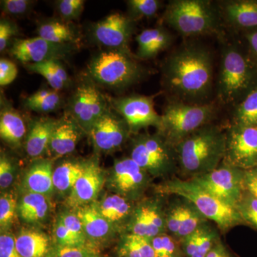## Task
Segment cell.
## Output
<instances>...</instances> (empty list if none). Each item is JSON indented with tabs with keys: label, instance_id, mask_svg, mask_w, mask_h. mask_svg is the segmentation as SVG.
Masks as SVG:
<instances>
[{
	"label": "cell",
	"instance_id": "cell-48",
	"mask_svg": "<svg viewBox=\"0 0 257 257\" xmlns=\"http://www.w3.org/2000/svg\"><path fill=\"white\" fill-rule=\"evenodd\" d=\"M18 32L15 24L8 20H2L0 22V51L4 52L9 45L12 37Z\"/></svg>",
	"mask_w": 257,
	"mask_h": 257
},
{
	"label": "cell",
	"instance_id": "cell-49",
	"mask_svg": "<svg viewBox=\"0 0 257 257\" xmlns=\"http://www.w3.org/2000/svg\"><path fill=\"white\" fill-rule=\"evenodd\" d=\"M246 42V51L250 59L257 67V28L243 32Z\"/></svg>",
	"mask_w": 257,
	"mask_h": 257
},
{
	"label": "cell",
	"instance_id": "cell-50",
	"mask_svg": "<svg viewBox=\"0 0 257 257\" xmlns=\"http://www.w3.org/2000/svg\"><path fill=\"white\" fill-rule=\"evenodd\" d=\"M243 187L245 191L257 197V167L244 171Z\"/></svg>",
	"mask_w": 257,
	"mask_h": 257
},
{
	"label": "cell",
	"instance_id": "cell-8",
	"mask_svg": "<svg viewBox=\"0 0 257 257\" xmlns=\"http://www.w3.org/2000/svg\"><path fill=\"white\" fill-rule=\"evenodd\" d=\"M130 157L149 175L166 179L178 175L175 147L160 133L142 134L134 139Z\"/></svg>",
	"mask_w": 257,
	"mask_h": 257
},
{
	"label": "cell",
	"instance_id": "cell-12",
	"mask_svg": "<svg viewBox=\"0 0 257 257\" xmlns=\"http://www.w3.org/2000/svg\"><path fill=\"white\" fill-rule=\"evenodd\" d=\"M109 109L106 98L93 83L89 82L77 87L69 104L72 119L89 133Z\"/></svg>",
	"mask_w": 257,
	"mask_h": 257
},
{
	"label": "cell",
	"instance_id": "cell-32",
	"mask_svg": "<svg viewBox=\"0 0 257 257\" xmlns=\"http://www.w3.org/2000/svg\"><path fill=\"white\" fill-rule=\"evenodd\" d=\"M84 168L85 165L82 166L77 162H64L54 170V187L60 192L72 190L76 182L82 175Z\"/></svg>",
	"mask_w": 257,
	"mask_h": 257
},
{
	"label": "cell",
	"instance_id": "cell-14",
	"mask_svg": "<svg viewBox=\"0 0 257 257\" xmlns=\"http://www.w3.org/2000/svg\"><path fill=\"white\" fill-rule=\"evenodd\" d=\"M165 203L160 199L147 201L134 208L128 223L132 234L152 239L167 233Z\"/></svg>",
	"mask_w": 257,
	"mask_h": 257
},
{
	"label": "cell",
	"instance_id": "cell-15",
	"mask_svg": "<svg viewBox=\"0 0 257 257\" xmlns=\"http://www.w3.org/2000/svg\"><path fill=\"white\" fill-rule=\"evenodd\" d=\"M72 49L69 44L52 43L38 36L15 40L10 49V53L24 64H36L60 60L69 54Z\"/></svg>",
	"mask_w": 257,
	"mask_h": 257
},
{
	"label": "cell",
	"instance_id": "cell-6",
	"mask_svg": "<svg viewBox=\"0 0 257 257\" xmlns=\"http://www.w3.org/2000/svg\"><path fill=\"white\" fill-rule=\"evenodd\" d=\"M216 112L217 109L212 102L194 104L170 99L161 115L158 133L175 147L198 128L211 124Z\"/></svg>",
	"mask_w": 257,
	"mask_h": 257
},
{
	"label": "cell",
	"instance_id": "cell-24",
	"mask_svg": "<svg viewBox=\"0 0 257 257\" xmlns=\"http://www.w3.org/2000/svg\"><path fill=\"white\" fill-rule=\"evenodd\" d=\"M53 169L50 160L35 162L24 179V187L29 193L48 195L53 190Z\"/></svg>",
	"mask_w": 257,
	"mask_h": 257
},
{
	"label": "cell",
	"instance_id": "cell-21",
	"mask_svg": "<svg viewBox=\"0 0 257 257\" xmlns=\"http://www.w3.org/2000/svg\"><path fill=\"white\" fill-rule=\"evenodd\" d=\"M102 183L100 168L95 163L86 165L82 175L76 182L69 196L71 205L79 207L95 199Z\"/></svg>",
	"mask_w": 257,
	"mask_h": 257
},
{
	"label": "cell",
	"instance_id": "cell-33",
	"mask_svg": "<svg viewBox=\"0 0 257 257\" xmlns=\"http://www.w3.org/2000/svg\"><path fill=\"white\" fill-rule=\"evenodd\" d=\"M120 254L122 257H156L151 239L130 232L123 237Z\"/></svg>",
	"mask_w": 257,
	"mask_h": 257
},
{
	"label": "cell",
	"instance_id": "cell-25",
	"mask_svg": "<svg viewBox=\"0 0 257 257\" xmlns=\"http://www.w3.org/2000/svg\"><path fill=\"white\" fill-rule=\"evenodd\" d=\"M57 120L40 119L34 122L26 139V151L29 156L38 157L48 149L51 136Z\"/></svg>",
	"mask_w": 257,
	"mask_h": 257
},
{
	"label": "cell",
	"instance_id": "cell-42",
	"mask_svg": "<svg viewBox=\"0 0 257 257\" xmlns=\"http://www.w3.org/2000/svg\"><path fill=\"white\" fill-rule=\"evenodd\" d=\"M32 3L29 0H3L1 1L2 9L6 14L20 17L31 9Z\"/></svg>",
	"mask_w": 257,
	"mask_h": 257
},
{
	"label": "cell",
	"instance_id": "cell-34",
	"mask_svg": "<svg viewBox=\"0 0 257 257\" xmlns=\"http://www.w3.org/2000/svg\"><path fill=\"white\" fill-rule=\"evenodd\" d=\"M61 101L57 91L40 89L25 99V106L36 112L49 113L57 110Z\"/></svg>",
	"mask_w": 257,
	"mask_h": 257
},
{
	"label": "cell",
	"instance_id": "cell-11",
	"mask_svg": "<svg viewBox=\"0 0 257 257\" xmlns=\"http://www.w3.org/2000/svg\"><path fill=\"white\" fill-rule=\"evenodd\" d=\"M114 110L125 120L132 133L143 128L155 126L158 130L162 116L157 112L154 96L141 94L121 96L111 100Z\"/></svg>",
	"mask_w": 257,
	"mask_h": 257
},
{
	"label": "cell",
	"instance_id": "cell-2",
	"mask_svg": "<svg viewBox=\"0 0 257 257\" xmlns=\"http://www.w3.org/2000/svg\"><path fill=\"white\" fill-rule=\"evenodd\" d=\"M225 131L209 124L198 128L176 145L178 175L194 179L215 170L224 158Z\"/></svg>",
	"mask_w": 257,
	"mask_h": 257
},
{
	"label": "cell",
	"instance_id": "cell-53",
	"mask_svg": "<svg viewBox=\"0 0 257 257\" xmlns=\"http://www.w3.org/2000/svg\"><path fill=\"white\" fill-rule=\"evenodd\" d=\"M87 257H95V256H87Z\"/></svg>",
	"mask_w": 257,
	"mask_h": 257
},
{
	"label": "cell",
	"instance_id": "cell-5",
	"mask_svg": "<svg viewBox=\"0 0 257 257\" xmlns=\"http://www.w3.org/2000/svg\"><path fill=\"white\" fill-rule=\"evenodd\" d=\"M158 192L188 199L221 233H227L236 226L244 225L234 207L221 202L192 179H181L177 176L165 179L159 186Z\"/></svg>",
	"mask_w": 257,
	"mask_h": 257
},
{
	"label": "cell",
	"instance_id": "cell-18",
	"mask_svg": "<svg viewBox=\"0 0 257 257\" xmlns=\"http://www.w3.org/2000/svg\"><path fill=\"white\" fill-rule=\"evenodd\" d=\"M113 182L122 196L138 197L148 184L149 174L130 157L115 163Z\"/></svg>",
	"mask_w": 257,
	"mask_h": 257
},
{
	"label": "cell",
	"instance_id": "cell-52",
	"mask_svg": "<svg viewBox=\"0 0 257 257\" xmlns=\"http://www.w3.org/2000/svg\"><path fill=\"white\" fill-rule=\"evenodd\" d=\"M206 257H236L222 240L217 243Z\"/></svg>",
	"mask_w": 257,
	"mask_h": 257
},
{
	"label": "cell",
	"instance_id": "cell-10",
	"mask_svg": "<svg viewBox=\"0 0 257 257\" xmlns=\"http://www.w3.org/2000/svg\"><path fill=\"white\" fill-rule=\"evenodd\" d=\"M223 162L242 170L257 167V126L231 124L225 131Z\"/></svg>",
	"mask_w": 257,
	"mask_h": 257
},
{
	"label": "cell",
	"instance_id": "cell-9",
	"mask_svg": "<svg viewBox=\"0 0 257 257\" xmlns=\"http://www.w3.org/2000/svg\"><path fill=\"white\" fill-rule=\"evenodd\" d=\"M243 174L244 170L222 162L215 170L192 180L221 202L235 208L244 192Z\"/></svg>",
	"mask_w": 257,
	"mask_h": 257
},
{
	"label": "cell",
	"instance_id": "cell-39",
	"mask_svg": "<svg viewBox=\"0 0 257 257\" xmlns=\"http://www.w3.org/2000/svg\"><path fill=\"white\" fill-rule=\"evenodd\" d=\"M235 208L244 225L257 231V197L244 190Z\"/></svg>",
	"mask_w": 257,
	"mask_h": 257
},
{
	"label": "cell",
	"instance_id": "cell-19",
	"mask_svg": "<svg viewBox=\"0 0 257 257\" xmlns=\"http://www.w3.org/2000/svg\"><path fill=\"white\" fill-rule=\"evenodd\" d=\"M223 23L235 30L257 28V0H225L216 4Z\"/></svg>",
	"mask_w": 257,
	"mask_h": 257
},
{
	"label": "cell",
	"instance_id": "cell-46",
	"mask_svg": "<svg viewBox=\"0 0 257 257\" xmlns=\"http://www.w3.org/2000/svg\"><path fill=\"white\" fill-rule=\"evenodd\" d=\"M55 235L60 246H83V243L67 229L60 220L56 225Z\"/></svg>",
	"mask_w": 257,
	"mask_h": 257
},
{
	"label": "cell",
	"instance_id": "cell-51",
	"mask_svg": "<svg viewBox=\"0 0 257 257\" xmlns=\"http://www.w3.org/2000/svg\"><path fill=\"white\" fill-rule=\"evenodd\" d=\"M87 250L83 246H60L57 249L56 257H87Z\"/></svg>",
	"mask_w": 257,
	"mask_h": 257
},
{
	"label": "cell",
	"instance_id": "cell-43",
	"mask_svg": "<svg viewBox=\"0 0 257 257\" xmlns=\"http://www.w3.org/2000/svg\"><path fill=\"white\" fill-rule=\"evenodd\" d=\"M60 220L67 228V229L84 244L85 241V232L84 228L77 214H67L61 216Z\"/></svg>",
	"mask_w": 257,
	"mask_h": 257
},
{
	"label": "cell",
	"instance_id": "cell-13",
	"mask_svg": "<svg viewBox=\"0 0 257 257\" xmlns=\"http://www.w3.org/2000/svg\"><path fill=\"white\" fill-rule=\"evenodd\" d=\"M171 197L166 207L167 233L181 241L209 220L188 199Z\"/></svg>",
	"mask_w": 257,
	"mask_h": 257
},
{
	"label": "cell",
	"instance_id": "cell-22",
	"mask_svg": "<svg viewBox=\"0 0 257 257\" xmlns=\"http://www.w3.org/2000/svg\"><path fill=\"white\" fill-rule=\"evenodd\" d=\"M79 125L73 119L64 117L57 121L48 149L55 157H62L75 150L79 140Z\"/></svg>",
	"mask_w": 257,
	"mask_h": 257
},
{
	"label": "cell",
	"instance_id": "cell-23",
	"mask_svg": "<svg viewBox=\"0 0 257 257\" xmlns=\"http://www.w3.org/2000/svg\"><path fill=\"white\" fill-rule=\"evenodd\" d=\"M137 56L140 59H151L172 45L174 36L165 27L147 29L136 37Z\"/></svg>",
	"mask_w": 257,
	"mask_h": 257
},
{
	"label": "cell",
	"instance_id": "cell-44",
	"mask_svg": "<svg viewBox=\"0 0 257 257\" xmlns=\"http://www.w3.org/2000/svg\"><path fill=\"white\" fill-rule=\"evenodd\" d=\"M15 167L12 161L3 155L0 159V187L2 189L8 188L14 179Z\"/></svg>",
	"mask_w": 257,
	"mask_h": 257
},
{
	"label": "cell",
	"instance_id": "cell-3",
	"mask_svg": "<svg viewBox=\"0 0 257 257\" xmlns=\"http://www.w3.org/2000/svg\"><path fill=\"white\" fill-rule=\"evenodd\" d=\"M257 87V67L247 51L235 44L224 47L217 81V96L224 104H237Z\"/></svg>",
	"mask_w": 257,
	"mask_h": 257
},
{
	"label": "cell",
	"instance_id": "cell-40",
	"mask_svg": "<svg viewBox=\"0 0 257 257\" xmlns=\"http://www.w3.org/2000/svg\"><path fill=\"white\" fill-rule=\"evenodd\" d=\"M16 198L13 194H3L0 197V226L7 229L11 226L16 210Z\"/></svg>",
	"mask_w": 257,
	"mask_h": 257
},
{
	"label": "cell",
	"instance_id": "cell-30",
	"mask_svg": "<svg viewBox=\"0 0 257 257\" xmlns=\"http://www.w3.org/2000/svg\"><path fill=\"white\" fill-rule=\"evenodd\" d=\"M29 70L42 76L54 90H60L69 82V76L59 60L26 64Z\"/></svg>",
	"mask_w": 257,
	"mask_h": 257
},
{
	"label": "cell",
	"instance_id": "cell-17",
	"mask_svg": "<svg viewBox=\"0 0 257 257\" xmlns=\"http://www.w3.org/2000/svg\"><path fill=\"white\" fill-rule=\"evenodd\" d=\"M130 133L125 120L110 109L96 121L89 132L96 148L104 152L114 151L119 148Z\"/></svg>",
	"mask_w": 257,
	"mask_h": 257
},
{
	"label": "cell",
	"instance_id": "cell-38",
	"mask_svg": "<svg viewBox=\"0 0 257 257\" xmlns=\"http://www.w3.org/2000/svg\"><path fill=\"white\" fill-rule=\"evenodd\" d=\"M127 17L133 22L155 16L160 10L162 2L159 0H128Z\"/></svg>",
	"mask_w": 257,
	"mask_h": 257
},
{
	"label": "cell",
	"instance_id": "cell-26",
	"mask_svg": "<svg viewBox=\"0 0 257 257\" xmlns=\"http://www.w3.org/2000/svg\"><path fill=\"white\" fill-rule=\"evenodd\" d=\"M26 133V126L21 115L13 108L5 106L0 114V137L7 143L18 146Z\"/></svg>",
	"mask_w": 257,
	"mask_h": 257
},
{
	"label": "cell",
	"instance_id": "cell-41",
	"mask_svg": "<svg viewBox=\"0 0 257 257\" xmlns=\"http://www.w3.org/2000/svg\"><path fill=\"white\" fill-rule=\"evenodd\" d=\"M85 2L82 0H61L58 3L59 13L66 20H72L81 15Z\"/></svg>",
	"mask_w": 257,
	"mask_h": 257
},
{
	"label": "cell",
	"instance_id": "cell-37",
	"mask_svg": "<svg viewBox=\"0 0 257 257\" xmlns=\"http://www.w3.org/2000/svg\"><path fill=\"white\" fill-rule=\"evenodd\" d=\"M151 243L156 257H185L180 241L168 233L152 238Z\"/></svg>",
	"mask_w": 257,
	"mask_h": 257
},
{
	"label": "cell",
	"instance_id": "cell-16",
	"mask_svg": "<svg viewBox=\"0 0 257 257\" xmlns=\"http://www.w3.org/2000/svg\"><path fill=\"white\" fill-rule=\"evenodd\" d=\"M135 29L133 20L127 16L114 13L97 22L92 26L94 40L101 45L112 50H128Z\"/></svg>",
	"mask_w": 257,
	"mask_h": 257
},
{
	"label": "cell",
	"instance_id": "cell-29",
	"mask_svg": "<svg viewBox=\"0 0 257 257\" xmlns=\"http://www.w3.org/2000/svg\"><path fill=\"white\" fill-rule=\"evenodd\" d=\"M48 203L45 196L28 193L22 199L18 207L19 215L26 222H37L46 217Z\"/></svg>",
	"mask_w": 257,
	"mask_h": 257
},
{
	"label": "cell",
	"instance_id": "cell-35",
	"mask_svg": "<svg viewBox=\"0 0 257 257\" xmlns=\"http://www.w3.org/2000/svg\"><path fill=\"white\" fill-rule=\"evenodd\" d=\"M233 124L257 126V87L236 104Z\"/></svg>",
	"mask_w": 257,
	"mask_h": 257
},
{
	"label": "cell",
	"instance_id": "cell-31",
	"mask_svg": "<svg viewBox=\"0 0 257 257\" xmlns=\"http://www.w3.org/2000/svg\"><path fill=\"white\" fill-rule=\"evenodd\" d=\"M99 209L109 222H117L128 218L130 219L134 208L126 198L119 194H114L105 198Z\"/></svg>",
	"mask_w": 257,
	"mask_h": 257
},
{
	"label": "cell",
	"instance_id": "cell-28",
	"mask_svg": "<svg viewBox=\"0 0 257 257\" xmlns=\"http://www.w3.org/2000/svg\"><path fill=\"white\" fill-rule=\"evenodd\" d=\"M77 215L82 222L84 232L90 237L100 239L109 232V221L101 214L99 207L84 206L79 208Z\"/></svg>",
	"mask_w": 257,
	"mask_h": 257
},
{
	"label": "cell",
	"instance_id": "cell-47",
	"mask_svg": "<svg viewBox=\"0 0 257 257\" xmlns=\"http://www.w3.org/2000/svg\"><path fill=\"white\" fill-rule=\"evenodd\" d=\"M0 257H23L17 249L13 235L3 234L0 236Z\"/></svg>",
	"mask_w": 257,
	"mask_h": 257
},
{
	"label": "cell",
	"instance_id": "cell-36",
	"mask_svg": "<svg viewBox=\"0 0 257 257\" xmlns=\"http://www.w3.org/2000/svg\"><path fill=\"white\" fill-rule=\"evenodd\" d=\"M39 37L52 43L69 44L75 39L74 32L65 24L52 21L42 24L38 29Z\"/></svg>",
	"mask_w": 257,
	"mask_h": 257
},
{
	"label": "cell",
	"instance_id": "cell-20",
	"mask_svg": "<svg viewBox=\"0 0 257 257\" xmlns=\"http://www.w3.org/2000/svg\"><path fill=\"white\" fill-rule=\"evenodd\" d=\"M221 231L214 223L206 221L180 241L185 257H206L220 242Z\"/></svg>",
	"mask_w": 257,
	"mask_h": 257
},
{
	"label": "cell",
	"instance_id": "cell-4",
	"mask_svg": "<svg viewBox=\"0 0 257 257\" xmlns=\"http://www.w3.org/2000/svg\"><path fill=\"white\" fill-rule=\"evenodd\" d=\"M163 20L182 36L219 35L222 19L217 5L209 0H172L166 6Z\"/></svg>",
	"mask_w": 257,
	"mask_h": 257
},
{
	"label": "cell",
	"instance_id": "cell-27",
	"mask_svg": "<svg viewBox=\"0 0 257 257\" xmlns=\"http://www.w3.org/2000/svg\"><path fill=\"white\" fill-rule=\"evenodd\" d=\"M15 243L23 257H45L48 251V238L40 231H23L15 238Z\"/></svg>",
	"mask_w": 257,
	"mask_h": 257
},
{
	"label": "cell",
	"instance_id": "cell-45",
	"mask_svg": "<svg viewBox=\"0 0 257 257\" xmlns=\"http://www.w3.org/2000/svg\"><path fill=\"white\" fill-rule=\"evenodd\" d=\"M18 69L16 64L7 59L0 60V85H9L17 78Z\"/></svg>",
	"mask_w": 257,
	"mask_h": 257
},
{
	"label": "cell",
	"instance_id": "cell-1",
	"mask_svg": "<svg viewBox=\"0 0 257 257\" xmlns=\"http://www.w3.org/2000/svg\"><path fill=\"white\" fill-rule=\"evenodd\" d=\"M213 72L210 50L199 42H185L166 59L162 79L170 99L207 104L212 93Z\"/></svg>",
	"mask_w": 257,
	"mask_h": 257
},
{
	"label": "cell",
	"instance_id": "cell-7",
	"mask_svg": "<svg viewBox=\"0 0 257 257\" xmlns=\"http://www.w3.org/2000/svg\"><path fill=\"white\" fill-rule=\"evenodd\" d=\"M88 70L95 82L104 87L117 89L136 84L145 74V69L135 60L130 50L112 49L94 55Z\"/></svg>",
	"mask_w": 257,
	"mask_h": 257
}]
</instances>
